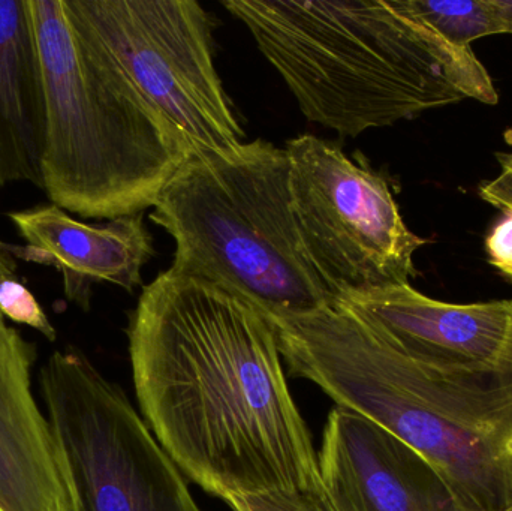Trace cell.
I'll return each instance as SVG.
<instances>
[{
    "label": "cell",
    "instance_id": "1",
    "mask_svg": "<svg viewBox=\"0 0 512 511\" xmlns=\"http://www.w3.org/2000/svg\"><path fill=\"white\" fill-rule=\"evenodd\" d=\"M144 422L174 464L227 501L322 485L276 327L227 288L170 267L129 318Z\"/></svg>",
    "mask_w": 512,
    "mask_h": 511
},
{
    "label": "cell",
    "instance_id": "2",
    "mask_svg": "<svg viewBox=\"0 0 512 511\" xmlns=\"http://www.w3.org/2000/svg\"><path fill=\"white\" fill-rule=\"evenodd\" d=\"M310 122L357 137L424 111L499 95L471 48L411 0H224Z\"/></svg>",
    "mask_w": 512,
    "mask_h": 511
},
{
    "label": "cell",
    "instance_id": "3",
    "mask_svg": "<svg viewBox=\"0 0 512 511\" xmlns=\"http://www.w3.org/2000/svg\"><path fill=\"white\" fill-rule=\"evenodd\" d=\"M270 320L291 375L417 450L460 510L510 509L512 371L418 362L339 303Z\"/></svg>",
    "mask_w": 512,
    "mask_h": 511
},
{
    "label": "cell",
    "instance_id": "4",
    "mask_svg": "<svg viewBox=\"0 0 512 511\" xmlns=\"http://www.w3.org/2000/svg\"><path fill=\"white\" fill-rule=\"evenodd\" d=\"M38 39L45 126L41 189L83 219L155 206L192 153L179 129L143 98L68 0H27Z\"/></svg>",
    "mask_w": 512,
    "mask_h": 511
},
{
    "label": "cell",
    "instance_id": "5",
    "mask_svg": "<svg viewBox=\"0 0 512 511\" xmlns=\"http://www.w3.org/2000/svg\"><path fill=\"white\" fill-rule=\"evenodd\" d=\"M289 174L286 149L264 140L192 152L150 215L176 240L171 267L227 288L268 318L334 305L301 242Z\"/></svg>",
    "mask_w": 512,
    "mask_h": 511
},
{
    "label": "cell",
    "instance_id": "6",
    "mask_svg": "<svg viewBox=\"0 0 512 511\" xmlns=\"http://www.w3.org/2000/svg\"><path fill=\"white\" fill-rule=\"evenodd\" d=\"M39 387L75 511H203L143 416L86 354L54 351Z\"/></svg>",
    "mask_w": 512,
    "mask_h": 511
},
{
    "label": "cell",
    "instance_id": "7",
    "mask_svg": "<svg viewBox=\"0 0 512 511\" xmlns=\"http://www.w3.org/2000/svg\"><path fill=\"white\" fill-rule=\"evenodd\" d=\"M285 149L298 233L336 302L411 284L415 252L427 240L409 230L387 180L313 135L294 138Z\"/></svg>",
    "mask_w": 512,
    "mask_h": 511
},
{
    "label": "cell",
    "instance_id": "8",
    "mask_svg": "<svg viewBox=\"0 0 512 511\" xmlns=\"http://www.w3.org/2000/svg\"><path fill=\"white\" fill-rule=\"evenodd\" d=\"M98 33L135 89L192 152L245 143L216 71L213 21L195 0H68Z\"/></svg>",
    "mask_w": 512,
    "mask_h": 511
},
{
    "label": "cell",
    "instance_id": "9",
    "mask_svg": "<svg viewBox=\"0 0 512 511\" xmlns=\"http://www.w3.org/2000/svg\"><path fill=\"white\" fill-rule=\"evenodd\" d=\"M336 303L418 362L445 369L512 371V300L457 305L406 284L351 294Z\"/></svg>",
    "mask_w": 512,
    "mask_h": 511
},
{
    "label": "cell",
    "instance_id": "10",
    "mask_svg": "<svg viewBox=\"0 0 512 511\" xmlns=\"http://www.w3.org/2000/svg\"><path fill=\"white\" fill-rule=\"evenodd\" d=\"M318 464L339 511H462L424 456L348 408L331 410Z\"/></svg>",
    "mask_w": 512,
    "mask_h": 511
},
{
    "label": "cell",
    "instance_id": "11",
    "mask_svg": "<svg viewBox=\"0 0 512 511\" xmlns=\"http://www.w3.org/2000/svg\"><path fill=\"white\" fill-rule=\"evenodd\" d=\"M8 218L24 240V245H11L15 260L56 269L66 299L84 312L89 311L93 285L99 282L129 293L140 287L144 264L155 252L143 213L92 225L44 203L14 210Z\"/></svg>",
    "mask_w": 512,
    "mask_h": 511
},
{
    "label": "cell",
    "instance_id": "12",
    "mask_svg": "<svg viewBox=\"0 0 512 511\" xmlns=\"http://www.w3.org/2000/svg\"><path fill=\"white\" fill-rule=\"evenodd\" d=\"M45 105L38 39L27 0H0V188L41 189Z\"/></svg>",
    "mask_w": 512,
    "mask_h": 511
},
{
    "label": "cell",
    "instance_id": "13",
    "mask_svg": "<svg viewBox=\"0 0 512 511\" xmlns=\"http://www.w3.org/2000/svg\"><path fill=\"white\" fill-rule=\"evenodd\" d=\"M415 11L447 41L471 48L477 39L501 35L490 0H411Z\"/></svg>",
    "mask_w": 512,
    "mask_h": 511
},
{
    "label": "cell",
    "instance_id": "14",
    "mask_svg": "<svg viewBox=\"0 0 512 511\" xmlns=\"http://www.w3.org/2000/svg\"><path fill=\"white\" fill-rule=\"evenodd\" d=\"M225 503L234 511H339L328 497L324 485L303 491L230 498Z\"/></svg>",
    "mask_w": 512,
    "mask_h": 511
},
{
    "label": "cell",
    "instance_id": "15",
    "mask_svg": "<svg viewBox=\"0 0 512 511\" xmlns=\"http://www.w3.org/2000/svg\"><path fill=\"white\" fill-rule=\"evenodd\" d=\"M486 251L490 264L502 275L512 272V209L505 210L501 221L490 231Z\"/></svg>",
    "mask_w": 512,
    "mask_h": 511
},
{
    "label": "cell",
    "instance_id": "16",
    "mask_svg": "<svg viewBox=\"0 0 512 511\" xmlns=\"http://www.w3.org/2000/svg\"><path fill=\"white\" fill-rule=\"evenodd\" d=\"M496 159L501 171L495 179L481 185L478 194L490 206L505 212L512 209V153H496Z\"/></svg>",
    "mask_w": 512,
    "mask_h": 511
},
{
    "label": "cell",
    "instance_id": "17",
    "mask_svg": "<svg viewBox=\"0 0 512 511\" xmlns=\"http://www.w3.org/2000/svg\"><path fill=\"white\" fill-rule=\"evenodd\" d=\"M502 33L512 35V0H490Z\"/></svg>",
    "mask_w": 512,
    "mask_h": 511
},
{
    "label": "cell",
    "instance_id": "18",
    "mask_svg": "<svg viewBox=\"0 0 512 511\" xmlns=\"http://www.w3.org/2000/svg\"><path fill=\"white\" fill-rule=\"evenodd\" d=\"M504 276H507V278H508V279H511V281H512V272L507 273V275H504Z\"/></svg>",
    "mask_w": 512,
    "mask_h": 511
},
{
    "label": "cell",
    "instance_id": "19",
    "mask_svg": "<svg viewBox=\"0 0 512 511\" xmlns=\"http://www.w3.org/2000/svg\"><path fill=\"white\" fill-rule=\"evenodd\" d=\"M502 511H512V506L510 507V509L502 510Z\"/></svg>",
    "mask_w": 512,
    "mask_h": 511
},
{
    "label": "cell",
    "instance_id": "20",
    "mask_svg": "<svg viewBox=\"0 0 512 511\" xmlns=\"http://www.w3.org/2000/svg\"><path fill=\"white\" fill-rule=\"evenodd\" d=\"M0 511H5V510H3L2 507H0Z\"/></svg>",
    "mask_w": 512,
    "mask_h": 511
}]
</instances>
